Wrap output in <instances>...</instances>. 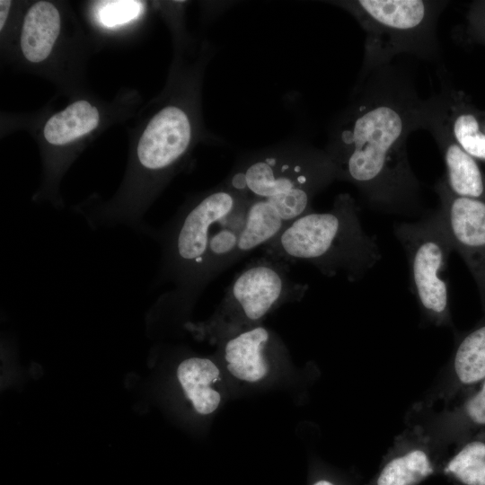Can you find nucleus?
Returning <instances> with one entry per match:
<instances>
[{
	"label": "nucleus",
	"instance_id": "16",
	"mask_svg": "<svg viewBox=\"0 0 485 485\" xmlns=\"http://www.w3.org/2000/svg\"><path fill=\"white\" fill-rule=\"evenodd\" d=\"M440 472L457 485H485V428L457 442Z\"/></svg>",
	"mask_w": 485,
	"mask_h": 485
},
{
	"label": "nucleus",
	"instance_id": "12",
	"mask_svg": "<svg viewBox=\"0 0 485 485\" xmlns=\"http://www.w3.org/2000/svg\"><path fill=\"white\" fill-rule=\"evenodd\" d=\"M449 371L448 399L468 393L485 380V317L459 338Z\"/></svg>",
	"mask_w": 485,
	"mask_h": 485
},
{
	"label": "nucleus",
	"instance_id": "13",
	"mask_svg": "<svg viewBox=\"0 0 485 485\" xmlns=\"http://www.w3.org/2000/svg\"><path fill=\"white\" fill-rule=\"evenodd\" d=\"M270 342V333L264 327L243 331L225 344V359L228 371L236 378L257 382L269 370L265 352Z\"/></svg>",
	"mask_w": 485,
	"mask_h": 485
},
{
	"label": "nucleus",
	"instance_id": "10",
	"mask_svg": "<svg viewBox=\"0 0 485 485\" xmlns=\"http://www.w3.org/2000/svg\"><path fill=\"white\" fill-rule=\"evenodd\" d=\"M443 463L431 436L424 428L415 426L397 436L366 485H419L440 472Z\"/></svg>",
	"mask_w": 485,
	"mask_h": 485
},
{
	"label": "nucleus",
	"instance_id": "17",
	"mask_svg": "<svg viewBox=\"0 0 485 485\" xmlns=\"http://www.w3.org/2000/svg\"><path fill=\"white\" fill-rule=\"evenodd\" d=\"M178 379L195 410L203 415L218 407L220 394L211 388L219 378L217 366L207 358L190 357L183 360L177 369Z\"/></svg>",
	"mask_w": 485,
	"mask_h": 485
},
{
	"label": "nucleus",
	"instance_id": "1",
	"mask_svg": "<svg viewBox=\"0 0 485 485\" xmlns=\"http://www.w3.org/2000/svg\"><path fill=\"white\" fill-rule=\"evenodd\" d=\"M425 100L401 66L391 63L357 82L351 101L333 122L326 148L336 180L355 185L374 206L412 208L420 185L406 143L422 128Z\"/></svg>",
	"mask_w": 485,
	"mask_h": 485
},
{
	"label": "nucleus",
	"instance_id": "18",
	"mask_svg": "<svg viewBox=\"0 0 485 485\" xmlns=\"http://www.w3.org/2000/svg\"><path fill=\"white\" fill-rule=\"evenodd\" d=\"M98 123V110L81 100L52 116L44 127V137L51 145L63 146L90 133Z\"/></svg>",
	"mask_w": 485,
	"mask_h": 485
},
{
	"label": "nucleus",
	"instance_id": "19",
	"mask_svg": "<svg viewBox=\"0 0 485 485\" xmlns=\"http://www.w3.org/2000/svg\"><path fill=\"white\" fill-rule=\"evenodd\" d=\"M439 418L440 428H445L446 440L454 444L485 428V380L466 393L458 405L445 410Z\"/></svg>",
	"mask_w": 485,
	"mask_h": 485
},
{
	"label": "nucleus",
	"instance_id": "7",
	"mask_svg": "<svg viewBox=\"0 0 485 485\" xmlns=\"http://www.w3.org/2000/svg\"><path fill=\"white\" fill-rule=\"evenodd\" d=\"M308 286L293 280L287 262L271 256L252 260L225 291L221 311L256 322L273 308L300 299Z\"/></svg>",
	"mask_w": 485,
	"mask_h": 485
},
{
	"label": "nucleus",
	"instance_id": "24",
	"mask_svg": "<svg viewBox=\"0 0 485 485\" xmlns=\"http://www.w3.org/2000/svg\"><path fill=\"white\" fill-rule=\"evenodd\" d=\"M313 485H334L332 482L325 480L316 481Z\"/></svg>",
	"mask_w": 485,
	"mask_h": 485
},
{
	"label": "nucleus",
	"instance_id": "8",
	"mask_svg": "<svg viewBox=\"0 0 485 485\" xmlns=\"http://www.w3.org/2000/svg\"><path fill=\"white\" fill-rule=\"evenodd\" d=\"M435 190L453 250L460 254L471 272L485 313V201L454 195L444 178L438 180Z\"/></svg>",
	"mask_w": 485,
	"mask_h": 485
},
{
	"label": "nucleus",
	"instance_id": "6",
	"mask_svg": "<svg viewBox=\"0 0 485 485\" xmlns=\"http://www.w3.org/2000/svg\"><path fill=\"white\" fill-rule=\"evenodd\" d=\"M394 234L404 249L410 284L421 313L436 326L451 325L446 271L453 250L438 209L416 223H400Z\"/></svg>",
	"mask_w": 485,
	"mask_h": 485
},
{
	"label": "nucleus",
	"instance_id": "3",
	"mask_svg": "<svg viewBox=\"0 0 485 485\" xmlns=\"http://www.w3.org/2000/svg\"><path fill=\"white\" fill-rule=\"evenodd\" d=\"M249 199L224 181L172 219L161 239L160 278L172 286L162 302L191 303L201 294L208 284L207 253L216 225Z\"/></svg>",
	"mask_w": 485,
	"mask_h": 485
},
{
	"label": "nucleus",
	"instance_id": "15",
	"mask_svg": "<svg viewBox=\"0 0 485 485\" xmlns=\"http://www.w3.org/2000/svg\"><path fill=\"white\" fill-rule=\"evenodd\" d=\"M287 225L270 202L262 198H250L234 263L253 250L271 242Z\"/></svg>",
	"mask_w": 485,
	"mask_h": 485
},
{
	"label": "nucleus",
	"instance_id": "20",
	"mask_svg": "<svg viewBox=\"0 0 485 485\" xmlns=\"http://www.w3.org/2000/svg\"><path fill=\"white\" fill-rule=\"evenodd\" d=\"M249 201L219 222L213 233L206 268L208 283L221 271L234 263V254L245 221Z\"/></svg>",
	"mask_w": 485,
	"mask_h": 485
},
{
	"label": "nucleus",
	"instance_id": "9",
	"mask_svg": "<svg viewBox=\"0 0 485 485\" xmlns=\"http://www.w3.org/2000/svg\"><path fill=\"white\" fill-rule=\"evenodd\" d=\"M191 117L182 107L169 104L146 127L137 145V159L146 171L163 173L171 170L190 147Z\"/></svg>",
	"mask_w": 485,
	"mask_h": 485
},
{
	"label": "nucleus",
	"instance_id": "4",
	"mask_svg": "<svg viewBox=\"0 0 485 485\" xmlns=\"http://www.w3.org/2000/svg\"><path fill=\"white\" fill-rule=\"evenodd\" d=\"M349 13L363 29L364 59L358 80L411 54L436 61L440 56L437 19L447 2L436 0H351L330 2Z\"/></svg>",
	"mask_w": 485,
	"mask_h": 485
},
{
	"label": "nucleus",
	"instance_id": "23",
	"mask_svg": "<svg viewBox=\"0 0 485 485\" xmlns=\"http://www.w3.org/2000/svg\"><path fill=\"white\" fill-rule=\"evenodd\" d=\"M11 4H12L11 1H8V0L0 1V30L3 29L5 23V21L9 13Z\"/></svg>",
	"mask_w": 485,
	"mask_h": 485
},
{
	"label": "nucleus",
	"instance_id": "2",
	"mask_svg": "<svg viewBox=\"0 0 485 485\" xmlns=\"http://www.w3.org/2000/svg\"><path fill=\"white\" fill-rule=\"evenodd\" d=\"M263 249L284 262H305L327 277L343 275L349 281L361 278L382 257L348 193L339 194L330 210L311 211L289 223Z\"/></svg>",
	"mask_w": 485,
	"mask_h": 485
},
{
	"label": "nucleus",
	"instance_id": "22",
	"mask_svg": "<svg viewBox=\"0 0 485 485\" xmlns=\"http://www.w3.org/2000/svg\"><path fill=\"white\" fill-rule=\"evenodd\" d=\"M470 19L472 28H475L478 34H482L485 38V6L480 5L478 8L472 9Z\"/></svg>",
	"mask_w": 485,
	"mask_h": 485
},
{
	"label": "nucleus",
	"instance_id": "21",
	"mask_svg": "<svg viewBox=\"0 0 485 485\" xmlns=\"http://www.w3.org/2000/svg\"><path fill=\"white\" fill-rule=\"evenodd\" d=\"M143 10L144 4L140 1H101L98 2L97 16L104 26L114 27L136 19Z\"/></svg>",
	"mask_w": 485,
	"mask_h": 485
},
{
	"label": "nucleus",
	"instance_id": "14",
	"mask_svg": "<svg viewBox=\"0 0 485 485\" xmlns=\"http://www.w3.org/2000/svg\"><path fill=\"white\" fill-rule=\"evenodd\" d=\"M60 15L49 2L40 1L28 10L21 33V48L31 62H41L50 54L60 31Z\"/></svg>",
	"mask_w": 485,
	"mask_h": 485
},
{
	"label": "nucleus",
	"instance_id": "11",
	"mask_svg": "<svg viewBox=\"0 0 485 485\" xmlns=\"http://www.w3.org/2000/svg\"><path fill=\"white\" fill-rule=\"evenodd\" d=\"M430 132L441 152L445 183L459 197L485 201V174L479 162L454 140L431 97L425 100L422 128Z\"/></svg>",
	"mask_w": 485,
	"mask_h": 485
},
{
	"label": "nucleus",
	"instance_id": "5",
	"mask_svg": "<svg viewBox=\"0 0 485 485\" xmlns=\"http://www.w3.org/2000/svg\"><path fill=\"white\" fill-rule=\"evenodd\" d=\"M335 180L325 150L287 143L243 156L225 182L250 198L269 199L292 193L314 198Z\"/></svg>",
	"mask_w": 485,
	"mask_h": 485
}]
</instances>
